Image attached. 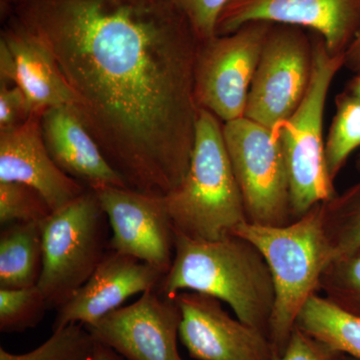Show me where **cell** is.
Segmentation results:
<instances>
[{
    "label": "cell",
    "instance_id": "obj_19",
    "mask_svg": "<svg viewBox=\"0 0 360 360\" xmlns=\"http://www.w3.org/2000/svg\"><path fill=\"white\" fill-rule=\"evenodd\" d=\"M295 326L335 354L360 360V317L326 297L312 296L298 314Z\"/></svg>",
    "mask_w": 360,
    "mask_h": 360
},
{
    "label": "cell",
    "instance_id": "obj_29",
    "mask_svg": "<svg viewBox=\"0 0 360 360\" xmlns=\"http://www.w3.org/2000/svg\"><path fill=\"white\" fill-rule=\"evenodd\" d=\"M345 66L354 72H360V30L345 52Z\"/></svg>",
    "mask_w": 360,
    "mask_h": 360
},
{
    "label": "cell",
    "instance_id": "obj_7",
    "mask_svg": "<svg viewBox=\"0 0 360 360\" xmlns=\"http://www.w3.org/2000/svg\"><path fill=\"white\" fill-rule=\"evenodd\" d=\"M225 146L250 224L293 221L290 179L278 135L243 117L222 124Z\"/></svg>",
    "mask_w": 360,
    "mask_h": 360
},
{
    "label": "cell",
    "instance_id": "obj_11",
    "mask_svg": "<svg viewBox=\"0 0 360 360\" xmlns=\"http://www.w3.org/2000/svg\"><path fill=\"white\" fill-rule=\"evenodd\" d=\"M180 322L181 311L174 298L153 288L132 304L84 326L96 342L127 360H182L177 347Z\"/></svg>",
    "mask_w": 360,
    "mask_h": 360
},
{
    "label": "cell",
    "instance_id": "obj_23",
    "mask_svg": "<svg viewBox=\"0 0 360 360\" xmlns=\"http://www.w3.org/2000/svg\"><path fill=\"white\" fill-rule=\"evenodd\" d=\"M319 290L336 307L360 317V250L331 260L322 274Z\"/></svg>",
    "mask_w": 360,
    "mask_h": 360
},
{
    "label": "cell",
    "instance_id": "obj_12",
    "mask_svg": "<svg viewBox=\"0 0 360 360\" xmlns=\"http://www.w3.org/2000/svg\"><path fill=\"white\" fill-rule=\"evenodd\" d=\"M108 217L110 250L167 274L174 262L175 232L165 198L124 187L91 188Z\"/></svg>",
    "mask_w": 360,
    "mask_h": 360
},
{
    "label": "cell",
    "instance_id": "obj_21",
    "mask_svg": "<svg viewBox=\"0 0 360 360\" xmlns=\"http://www.w3.org/2000/svg\"><path fill=\"white\" fill-rule=\"evenodd\" d=\"M336 112L324 144L329 177L335 182L349 155L360 148V99L345 90L336 96Z\"/></svg>",
    "mask_w": 360,
    "mask_h": 360
},
{
    "label": "cell",
    "instance_id": "obj_4",
    "mask_svg": "<svg viewBox=\"0 0 360 360\" xmlns=\"http://www.w3.org/2000/svg\"><path fill=\"white\" fill-rule=\"evenodd\" d=\"M165 200L174 231L191 238L217 240L248 221L221 122L205 108L196 120L188 170Z\"/></svg>",
    "mask_w": 360,
    "mask_h": 360
},
{
    "label": "cell",
    "instance_id": "obj_10",
    "mask_svg": "<svg viewBox=\"0 0 360 360\" xmlns=\"http://www.w3.org/2000/svg\"><path fill=\"white\" fill-rule=\"evenodd\" d=\"M252 22L309 28L319 33L331 54L340 56L360 30V0H229L215 34H229Z\"/></svg>",
    "mask_w": 360,
    "mask_h": 360
},
{
    "label": "cell",
    "instance_id": "obj_22",
    "mask_svg": "<svg viewBox=\"0 0 360 360\" xmlns=\"http://www.w3.org/2000/svg\"><path fill=\"white\" fill-rule=\"evenodd\" d=\"M96 341L82 323L53 330L44 345L32 352L14 354L0 347V360H94Z\"/></svg>",
    "mask_w": 360,
    "mask_h": 360
},
{
    "label": "cell",
    "instance_id": "obj_33",
    "mask_svg": "<svg viewBox=\"0 0 360 360\" xmlns=\"http://www.w3.org/2000/svg\"><path fill=\"white\" fill-rule=\"evenodd\" d=\"M356 169L360 172V155H359V158H357L356 160Z\"/></svg>",
    "mask_w": 360,
    "mask_h": 360
},
{
    "label": "cell",
    "instance_id": "obj_15",
    "mask_svg": "<svg viewBox=\"0 0 360 360\" xmlns=\"http://www.w3.org/2000/svg\"><path fill=\"white\" fill-rule=\"evenodd\" d=\"M165 274L137 258L110 250L96 271L59 307L53 330L71 323L89 326L122 307L129 297L158 288Z\"/></svg>",
    "mask_w": 360,
    "mask_h": 360
},
{
    "label": "cell",
    "instance_id": "obj_26",
    "mask_svg": "<svg viewBox=\"0 0 360 360\" xmlns=\"http://www.w3.org/2000/svg\"><path fill=\"white\" fill-rule=\"evenodd\" d=\"M202 42L217 37V20L229 0H174Z\"/></svg>",
    "mask_w": 360,
    "mask_h": 360
},
{
    "label": "cell",
    "instance_id": "obj_13",
    "mask_svg": "<svg viewBox=\"0 0 360 360\" xmlns=\"http://www.w3.org/2000/svg\"><path fill=\"white\" fill-rule=\"evenodd\" d=\"M181 311L179 340L196 360H276L269 336L231 315L217 298L182 291L174 296Z\"/></svg>",
    "mask_w": 360,
    "mask_h": 360
},
{
    "label": "cell",
    "instance_id": "obj_3",
    "mask_svg": "<svg viewBox=\"0 0 360 360\" xmlns=\"http://www.w3.org/2000/svg\"><path fill=\"white\" fill-rule=\"evenodd\" d=\"M232 233L252 243L271 272L274 307L269 338L279 356L295 330L298 314L321 288L322 274L330 262L323 202L290 224L267 226L245 221Z\"/></svg>",
    "mask_w": 360,
    "mask_h": 360
},
{
    "label": "cell",
    "instance_id": "obj_2",
    "mask_svg": "<svg viewBox=\"0 0 360 360\" xmlns=\"http://www.w3.org/2000/svg\"><path fill=\"white\" fill-rule=\"evenodd\" d=\"M174 232V262L156 288L161 295L174 298L182 291H193L217 298L239 321L269 336L274 286L260 251L233 233L202 240Z\"/></svg>",
    "mask_w": 360,
    "mask_h": 360
},
{
    "label": "cell",
    "instance_id": "obj_8",
    "mask_svg": "<svg viewBox=\"0 0 360 360\" xmlns=\"http://www.w3.org/2000/svg\"><path fill=\"white\" fill-rule=\"evenodd\" d=\"M312 65L314 42L300 28L272 25L251 84L245 117L278 135L305 96Z\"/></svg>",
    "mask_w": 360,
    "mask_h": 360
},
{
    "label": "cell",
    "instance_id": "obj_34",
    "mask_svg": "<svg viewBox=\"0 0 360 360\" xmlns=\"http://www.w3.org/2000/svg\"><path fill=\"white\" fill-rule=\"evenodd\" d=\"M8 1H13V0H8Z\"/></svg>",
    "mask_w": 360,
    "mask_h": 360
},
{
    "label": "cell",
    "instance_id": "obj_20",
    "mask_svg": "<svg viewBox=\"0 0 360 360\" xmlns=\"http://www.w3.org/2000/svg\"><path fill=\"white\" fill-rule=\"evenodd\" d=\"M323 217L330 262L360 250V180L323 202Z\"/></svg>",
    "mask_w": 360,
    "mask_h": 360
},
{
    "label": "cell",
    "instance_id": "obj_28",
    "mask_svg": "<svg viewBox=\"0 0 360 360\" xmlns=\"http://www.w3.org/2000/svg\"><path fill=\"white\" fill-rule=\"evenodd\" d=\"M336 354L295 326L283 354L276 360H335Z\"/></svg>",
    "mask_w": 360,
    "mask_h": 360
},
{
    "label": "cell",
    "instance_id": "obj_25",
    "mask_svg": "<svg viewBox=\"0 0 360 360\" xmlns=\"http://www.w3.org/2000/svg\"><path fill=\"white\" fill-rule=\"evenodd\" d=\"M44 196L20 182H0V224L44 222L52 214Z\"/></svg>",
    "mask_w": 360,
    "mask_h": 360
},
{
    "label": "cell",
    "instance_id": "obj_9",
    "mask_svg": "<svg viewBox=\"0 0 360 360\" xmlns=\"http://www.w3.org/2000/svg\"><path fill=\"white\" fill-rule=\"evenodd\" d=\"M272 25L248 23L202 42L195 70L200 108L224 123L245 117L251 84Z\"/></svg>",
    "mask_w": 360,
    "mask_h": 360
},
{
    "label": "cell",
    "instance_id": "obj_24",
    "mask_svg": "<svg viewBox=\"0 0 360 360\" xmlns=\"http://www.w3.org/2000/svg\"><path fill=\"white\" fill-rule=\"evenodd\" d=\"M49 309L39 285L4 290L0 288V331L22 333L39 326Z\"/></svg>",
    "mask_w": 360,
    "mask_h": 360
},
{
    "label": "cell",
    "instance_id": "obj_32",
    "mask_svg": "<svg viewBox=\"0 0 360 360\" xmlns=\"http://www.w3.org/2000/svg\"><path fill=\"white\" fill-rule=\"evenodd\" d=\"M335 360H359L354 359V357L349 356V355L338 354H336Z\"/></svg>",
    "mask_w": 360,
    "mask_h": 360
},
{
    "label": "cell",
    "instance_id": "obj_1",
    "mask_svg": "<svg viewBox=\"0 0 360 360\" xmlns=\"http://www.w3.org/2000/svg\"><path fill=\"white\" fill-rule=\"evenodd\" d=\"M127 188L165 198L189 165L202 41L174 0H13Z\"/></svg>",
    "mask_w": 360,
    "mask_h": 360
},
{
    "label": "cell",
    "instance_id": "obj_17",
    "mask_svg": "<svg viewBox=\"0 0 360 360\" xmlns=\"http://www.w3.org/2000/svg\"><path fill=\"white\" fill-rule=\"evenodd\" d=\"M41 129L49 155L66 174L89 188H127L73 108L58 106L45 110Z\"/></svg>",
    "mask_w": 360,
    "mask_h": 360
},
{
    "label": "cell",
    "instance_id": "obj_6",
    "mask_svg": "<svg viewBox=\"0 0 360 360\" xmlns=\"http://www.w3.org/2000/svg\"><path fill=\"white\" fill-rule=\"evenodd\" d=\"M108 217L91 188L42 222L44 267L39 288L49 309L63 307L110 250Z\"/></svg>",
    "mask_w": 360,
    "mask_h": 360
},
{
    "label": "cell",
    "instance_id": "obj_27",
    "mask_svg": "<svg viewBox=\"0 0 360 360\" xmlns=\"http://www.w3.org/2000/svg\"><path fill=\"white\" fill-rule=\"evenodd\" d=\"M32 115L20 87L0 80V131L25 122Z\"/></svg>",
    "mask_w": 360,
    "mask_h": 360
},
{
    "label": "cell",
    "instance_id": "obj_31",
    "mask_svg": "<svg viewBox=\"0 0 360 360\" xmlns=\"http://www.w3.org/2000/svg\"><path fill=\"white\" fill-rule=\"evenodd\" d=\"M347 91L360 99V72L357 73L356 77L348 85Z\"/></svg>",
    "mask_w": 360,
    "mask_h": 360
},
{
    "label": "cell",
    "instance_id": "obj_16",
    "mask_svg": "<svg viewBox=\"0 0 360 360\" xmlns=\"http://www.w3.org/2000/svg\"><path fill=\"white\" fill-rule=\"evenodd\" d=\"M0 79L20 87L32 113L75 105L70 85L46 45L14 20L0 39Z\"/></svg>",
    "mask_w": 360,
    "mask_h": 360
},
{
    "label": "cell",
    "instance_id": "obj_30",
    "mask_svg": "<svg viewBox=\"0 0 360 360\" xmlns=\"http://www.w3.org/2000/svg\"><path fill=\"white\" fill-rule=\"evenodd\" d=\"M94 360H127L122 355L115 352L101 343L96 342V352H94Z\"/></svg>",
    "mask_w": 360,
    "mask_h": 360
},
{
    "label": "cell",
    "instance_id": "obj_5",
    "mask_svg": "<svg viewBox=\"0 0 360 360\" xmlns=\"http://www.w3.org/2000/svg\"><path fill=\"white\" fill-rule=\"evenodd\" d=\"M345 63V54L333 56L321 37L314 40L309 87L302 103L279 131L290 179L293 220L338 194L326 169L323 116L329 89Z\"/></svg>",
    "mask_w": 360,
    "mask_h": 360
},
{
    "label": "cell",
    "instance_id": "obj_18",
    "mask_svg": "<svg viewBox=\"0 0 360 360\" xmlns=\"http://www.w3.org/2000/svg\"><path fill=\"white\" fill-rule=\"evenodd\" d=\"M44 267L42 222L6 225L0 236V288H32Z\"/></svg>",
    "mask_w": 360,
    "mask_h": 360
},
{
    "label": "cell",
    "instance_id": "obj_14",
    "mask_svg": "<svg viewBox=\"0 0 360 360\" xmlns=\"http://www.w3.org/2000/svg\"><path fill=\"white\" fill-rule=\"evenodd\" d=\"M42 113L0 131V182H20L39 191L53 212L86 191L84 184L58 167L42 135Z\"/></svg>",
    "mask_w": 360,
    "mask_h": 360
}]
</instances>
